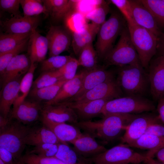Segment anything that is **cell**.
Wrapping results in <instances>:
<instances>
[{
  "mask_svg": "<svg viewBox=\"0 0 164 164\" xmlns=\"http://www.w3.org/2000/svg\"><path fill=\"white\" fill-rule=\"evenodd\" d=\"M114 78L113 73L104 68L97 67L91 70H87L79 91L73 97L66 102L71 101L98 85Z\"/></svg>",
  "mask_w": 164,
  "mask_h": 164,
  "instance_id": "18",
  "label": "cell"
},
{
  "mask_svg": "<svg viewBox=\"0 0 164 164\" xmlns=\"http://www.w3.org/2000/svg\"><path fill=\"white\" fill-rule=\"evenodd\" d=\"M100 27V26L91 23L87 24L82 30L72 33L71 45L76 55L78 56L82 49L92 43Z\"/></svg>",
  "mask_w": 164,
  "mask_h": 164,
  "instance_id": "25",
  "label": "cell"
},
{
  "mask_svg": "<svg viewBox=\"0 0 164 164\" xmlns=\"http://www.w3.org/2000/svg\"></svg>",
  "mask_w": 164,
  "mask_h": 164,
  "instance_id": "56",
  "label": "cell"
},
{
  "mask_svg": "<svg viewBox=\"0 0 164 164\" xmlns=\"http://www.w3.org/2000/svg\"><path fill=\"white\" fill-rule=\"evenodd\" d=\"M43 106L41 103L34 100L26 99L12 109L9 117L28 126L41 119Z\"/></svg>",
  "mask_w": 164,
  "mask_h": 164,
  "instance_id": "13",
  "label": "cell"
},
{
  "mask_svg": "<svg viewBox=\"0 0 164 164\" xmlns=\"http://www.w3.org/2000/svg\"><path fill=\"white\" fill-rule=\"evenodd\" d=\"M127 26L121 13L116 11L111 12L108 19L101 26L97 34L95 46L98 56L103 59L114 47L116 38Z\"/></svg>",
  "mask_w": 164,
  "mask_h": 164,
  "instance_id": "3",
  "label": "cell"
},
{
  "mask_svg": "<svg viewBox=\"0 0 164 164\" xmlns=\"http://www.w3.org/2000/svg\"><path fill=\"white\" fill-rule=\"evenodd\" d=\"M120 36L116 45L103 59L106 66L120 67L127 65H141L132 41L128 25L123 29Z\"/></svg>",
  "mask_w": 164,
  "mask_h": 164,
  "instance_id": "6",
  "label": "cell"
},
{
  "mask_svg": "<svg viewBox=\"0 0 164 164\" xmlns=\"http://www.w3.org/2000/svg\"><path fill=\"white\" fill-rule=\"evenodd\" d=\"M109 99L95 100L83 102H66L58 104L66 105L72 108L77 114L78 121H86L102 114Z\"/></svg>",
  "mask_w": 164,
  "mask_h": 164,
  "instance_id": "14",
  "label": "cell"
},
{
  "mask_svg": "<svg viewBox=\"0 0 164 164\" xmlns=\"http://www.w3.org/2000/svg\"><path fill=\"white\" fill-rule=\"evenodd\" d=\"M133 19L137 25L146 29L158 37L162 33L151 13L139 0H129Z\"/></svg>",
  "mask_w": 164,
  "mask_h": 164,
  "instance_id": "19",
  "label": "cell"
},
{
  "mask_svg": "<svg viewBox=\"0 0 164 164\" xmlns=\"http://www.w3.org/2000/svg\"><path fill=\"white\" fill-rule=\"evenodd\" d=\"M160 121L158 115L152 114H138L125 129L121 138L122 144H130L144 134L150 125Z\"/></svg>",
  "mask_w": 164,
  "mask_h": 164,
  "instance_id": "11",
  "label": "cell"
},
{
  "mask_svg": "<svg viewBox=\"0 0 164 164\" xmlns=\"http://www.w3.org/2000/svg\"><path fill=\"white\" fill-rule=\"evenodd\" d=\"M43 4L52 19L58 21L64 19L74 9V0H43Z\"/></svg>",
  "mask_w": 164,
  "mask_h": 164,
  "instance_id": "27",
  "label": "cell"
},
{
  "mask_svg": "<svg viewBox=\"0 0 164 164\" xmlns=\"http://www.w3.org/2000/svg\"><path fill=\"white\" fill-rule=\"evenodd\" d=\"M64 19L66 28L72 33L82 30L87 24L84 15L76 10L69 12Z\"/></svg>",
  "mask_w": 164,
  "mask_h": 164,
  "instance_id": "35",
  "label": "cell"
},
{
  "mask_svg": "<svg viewBox=\"0 0 164 164\" xmlns=\"http://www.w3.org/2000/svg\"><path fill=\"white\" fill-rule=\"evenodd\" d=\"M123 94L116 79L114 78L98 85L70 102H83L105 99L111 100L121 97Z\"/></svg>",
  "mask_w": 164,
  "mask_h": 164,
  "instance_id": "10",
  "label": "cell"
},
{
  "mask_svg": "<svg viewBox=\"0 0 164 164\" xmlns=\"http://www.w3.org/2000/svg\"><path fill=\"white\" fill-rule=\"evenodd\" d=\"M87 70L85 69L77 74L72 79L66 82L52 100L43 105L56 104L67 101L73 97L80 89L83 79Z\"/></svg>",
  "mask_w": 164,
  "mask_h": 164,
  "instance_id": "21",
  "label": "cell"
},
{
  "mask_svg": "<svg viewBox=\"0 0 164 164\" xmlns=\"http://www.w3.org/2000/svg\"><path fill=\"white\" fill-rule=\"evenodd\" d=\"M9 117L6 118L0 114V130L4 128L8 124Z\"/></svg>",
  "mask_w": 164,
  "mask_h": 164,
  "instance_id": "51",
  "label": "cell"
},
{
  "mask_svg": "<svg viewBox=\"0 0 164 164\" xmlns=\"http://www.w3.org/2000/svg\"><path fill=\"white\" fill-rule=\"evenodd\" d=\"M29 40L13 49L0 54V76L3 74L6 67L12 60L27 48Z\"/></svg>",
  "mask_w": 164,
  "mask_h": 164,
  "instance_id": "40",
  "label": "cell"
},
{
  "mask_svg": "<svg viewBox=\"0 0 164 164\" xmlns=\"http://www.w3.org/2000/svg\"><path fill=\"white\" fill-rule=\"evenodd\" d=\"M77 59L79 65L87 70H91L97 67L98 56L92 43L84 47L80 51Z\"/></svg>",
  "mask_w": 164,
  "mask_h": 164,
  "instance_id": "33",
  "label": "cell"
},
{
  "mask_svg": "<svg viewBox=\"0 0 164 164\" xmlns=\"http://www.w3.org/2000/svg\"><path fill=\"white\" fill-rule=\"evenodd\" d=\"M20 0H0V7L3 11L13 15V17L22 16L19 10Z\"/></svg>",
  "mask_w": 164,
  "mask_h": 164,
  "instance_id": "45",
  "label": "cell"
},
{
  "mask_svg": "<svg viewBox=\"0 0 164 164\" xmlns=\"http://www.w3.org/2000/svg\"><path fill=\"white\" fill-rule=\"evenodd\" d=\"M21 159L26 164H67L55 156L43 157L28 153Z\"/></svg>",
  "mask_w": 164,
  "mask_h": 164,
  "instance_id": "41",
  "label": "cell"
},
{
  "mask_svg": "<svg viewBox=\"0 0 164 164\" xmlns=\"http://www.w3.org/2000/svg\"><path fill=\"white\" fill-rule=\"evenodd\" d=\"M148 70L150 94L153 99L158 101L164 97V56L152 59Z\"/></svg>",
  "mask_w": 164,
  "mask_h": 164,
  "instance_id": "12",
  "label": "cell"
},
{
  "mask_svg": "<svg viewBox=\"0 0 164 164\" xmlns=\"http://www.w3.org/2000/svg\"><path fill=\"white\" fill-rule=\"evenodd\" d=\"M137 116L136 114H110L100 120L78 121L73 124L104 144L117 138Z\"/></svg>",
  "mask_w": 164,
  "mask_h": 164,
  "instance_id": "1",
  "label": "cell"
},
{
  "mask_svg": "<svg viewBox=\"0 0 164 164\" xmlns=\"http://www.w3.org/2000/svg\"><path fill=\"white\" fill-rule=\"evenodd\" d=\"M157 53L158 55L164 56V32L158 37Z\"/></svg>",
  "mask_w": 164,
  "mask_h": 164,
  "instance_id": "49",
  "label": "cell"
},
{
  "mask_svg": "<svg viewBox=\"0 0 164 164\" xmlns=\"http://www.w3.org/2000/svg\"><path fill=\"white\" fill-rule=\"evenodd\" d=\"M54 156L67 164L87 163L85 158L79 155L68 144H59L58 151Z\"/></svg>",
  "mask_w": 164,
  "mask_h": 164,
  "instance_id": "32",
  "label": "cell"
},
{
  "mask_svg": "<svg viewBox=\"0 0 164 164\" xmlns=\"http://www.w3.org/2000/svg\"><path fill=\"white\" fill-rule=\"evenodd\" d=\"M120 11L128 24H135L134 21L129 0H111L110 1Z\"/></svg>",
  "mask_w": 164,
  "mask_h": 164,
  "instance_id": "44",
  "label": "cell"
},
{
  "mask_svg": "<svg viewBox=\"0 0 164 164\" xmlns=\"http://www.w3.org/2000/svg\"><path fill=\"white\" fill-rule=\"evenodd\" d=\"M127 25L141 63L147 70L150 61L157 53L158 37L149 30L136 24Z\"/></svg>",
  "mask_w": 164,
  "mask_h": 164,
  "instance_id": "4",
  "label": "cell"
},
{
  "mask_svg": "<svg viewBox=\"0 0 164 164\" xmlns=\"http://www.w3.org/2000/svg\"><path fill=\"white\" fill-rule=\"evenodd\" d=\"M79 64L78 60L72 57L62 68L58 70L62 79L68 81L73 78L77 74L76 72Z\"/></svg>",
  "mask_w": 164,
  "mask_h": 164,
  "instance_id": "43",
  "label": "cell"
},
{
  "mask_svg": "<svg viewBox=\"0 0 164 164\" xmlns=\"http://www.w3.org/2000/svg\"><path fill=\"white\" fill-rule=\"evenodd\" d=\"M30 128L15 119L10 118L7 125L0 130V148L10 151L15 162L22 156L26 145L25 139Z\"/></svg>",
  "mask_w": 164,
  "mask_h": 164,
  "instance_id": "5",
  "label": "cell"
},
{
  "mask_svg": "<svg viewBox=\"0 0 164 164\" xmlns=\"http://www.w3.org/2000/svg\"><path fill=\"white\" fill-rule=\"evenodd\" d=\"M157 110L158 112V117L161 121L164 124V97L158 101Z\"/></svg>",
  "mask_w": 164,
  "mask_h": 164,
  "instance_id": "48",
  "label": "cell"
},
{
  "mask_svg": "<svg viewBox=\"0 0 164 164\" xmlns=\"http://www.w3.org/2000/svg\"><path fill=\"white\" fill-rule=\"evenodd\" d=\"M0 164H5L1 159H0Z\"/></svg>",
  "mask_w": 164,
  "mask_h": 164,
  "instance_id": "54",
  "label": "cell"
},
{
  "mask_svg": "<svg viewBox=\"0 0 164 164\" xmlns=\"http://www.w3.org/2000/svg\"><path fill=\"white\" fill-rule=\"evenodd\" d=\"M23 16L32 17L43 13L47 15V10L42 0H20Z\"/></svg>",
  "mask_w": 164,
  "mask_h": 164,
  "instance_id": "37",
  "label": "cell"
},
{
  "mask_svg": "<svg viewBox=\"0 0 164 164\" xmlns=\"http://www.w3.org/2000/svg\"><path fill=\"white\" fill-rule=\"evenodd\" d=\"M0 159L5 164H14L15 162L12 153L2 148H0Z\"/></svg>",
  "mask_w": 164,
  "mask_h": 164,
  "instance_id": "47",
  "label": "cell"
},
{
  "mask_svg": "<svg viewBox=\"0 0 164 164\" xmlns=\"http://www.w3.org/2000/svg\"><path fill=\"white\" fill-rule=\"evenodd\" d=\"M153 102L145 97L125 96L108 101L103 109V116L110 114H137L154 111Z\"/></svg>",
  "mask_w": 164,
  "mask_h": 164,
  "instance_id": "7",
  "label": "cell"
},
{
  "mask_svg": "<svg viewBox=\"0 0 164 164\" xmlns=\"http://www.w3.org/2000/svg\"><path fill=\"white\" fill-rule=\"evenodd\" d=\"M72 57L57 55L45 59L41 62L40 70L42 72L56 71L63 66Z\"/></svg>",
  "mask_w": 164,
  "mask_h": 164,
  "instance_id": "38",
  "label": "cell"
},
{
  "mask_svg": "<svg viewBox=\"0 0 164 164\" xmlns=\"http://www.w3.org/2000/svg\"><path fill=\"white\" fill-rule=\"evenodd\" d=\"M109 10L108 3L104 1H102L99 5L84 16L86 19L91 20L92 23L101 26L106 21V15Z\"/></svg>",
  "mask_w": 164,
  "mask_h": 164,
  "instance_id": "36",
  "label": "cell"
},
{
  "mask_svg": "<svg viewBox=\"0 0 164 164\" xmlns=\"http://www.w3.org/2000/svg\"><path fill=\"white\" fill-rule=\"evenodd\" d=\"M155 155L158 161L164 163V147L158 150Z\"/></svg>",
  "mask_w": 164,
  "mask_h": 164,
  "instance_id": "50",
  "label": "cell"
},
{
  "mask_svg": "<svg viewBox=\"0 0 164 164\" xmlns=\"http://www.w3.org/2000/svg\"><path fill=\"white\" fill-rule=\"evenodd\" d=\"M32 33L24 34L1 33L0 54L12 50L28 40Z\"/></svg>",
  "mask_w": 164,
  "mask_h": 164,
  "instance_id": "31",
  "label": "cell"
},
{
  "mask_svg": "<svg viewBox=\"0 0 164 164\" xmlns=\"http://www.w3.org/2000/svg\"><path fill=\"white\" fill-rule=\"evenodd\" d=\"M41 119L59 123L67 122L72 124L78 122L77 116L74 110L63 104L43 105Z\"/></svg>",
  "mask_w": 164,
  "mask_h": 164,
  "instance_id": "16",
  "label": "cell"
},
{
  "mask_svg": "<svg viewBox=\"0 0 164 164\" xmlns=\"http://www.w3.org/2000/svg\"><path fill=\"white\" fill-rule=\"evenodd\" d=\"M67 81L61 80L50 86L38 89H31L29 95L32 99L41 104L43 102L44 104L54 99Z\"/></svg>",
  "mask_w": 164,
  "mask_h": 164,
  "instance_id": "29",
  "label": "cell"
},
{
  "mask_svg": "<svg viewBox=\"0 0 164 164\" xmlns=\"http://www.w3.org/2000/svg\"><path fill=\"white\" fill-rule=\"evenodd\" d=\"M71 144L73 149L80 156L85 158H90L97 156L107 149L98 143L96 139L84 132Z\"/></svg>",
  "mask_w": 164,
  "mask_h": 164,
  "instance_id": "20",
  "label": "cell"
},
{
  "mask_svg": "<svg viewBox=\"0 0 164 164\" xmlns=\"http://www.w3.org/2000/svg\"><path fill=\"white\" fill-rule=\"evenodd\" d=\"M21 79L9 82L2 88L0 94V114L5 118L9 117L11 107L17 97Z\"/></svg>",
  "mask_w": 164,
  "mask_h": 164,
  "instance_id": "24",
  "label": "cell"
},
{
  "mask_svg": "<svg viewBox=\"0 0 164 164\" xmlns=\"http://www.w3.org/2000/svg\"><path fill=\"white\" fill-rule=\"evenodd\" d=\"M31 64L28 55L20 54L14 57L0 76L2 88L7 83L21 78L29 69Z\"/></svg>",
  "mask_w": 164,
  "mask_h": 164,
  "instance_id": "17",
  "label": "cell"
},
{
  "mask_svg": "<svg viewBox=\"0 0 164 164\" xmlns=\"http://www.w3.org/2000/svg\"><path fill=\"white\" fill-rule=\"evenodd\" d=\"M42 123L50 129L63 143H71L82 134L80 129L73 125L41 119Z\"/></svg>",
  "mask_w": 164,
  "mask_h": 164,
  "instance_id": "23",
  "label": "cell"
},
{
  "mask_svg": "<svg viewBox=\"0 0 164 164\" xmlns=\"http://www.w3.org/2000/svg\"><path fill=\"white\" fill-rule=\"evenodd\" d=\"M27 48L31 63L41 62L45 59L49 51L46 36L42 35L36 30L33 31L30 36Z\"/></svg>",
  "mask_w": 164,
  "mask_h": 164,
  "instance_id": "22",
  "label": "cell"
},
{
  "mask_svg": "<svg viewBox=\"0 0 164 164\" xmlns=\"http://www.w3.org/2000/svg\"><path fill=\"white\" fill-rule=\"evenodd\" d=\"M126 145L149 149V150L145 154L147 158H153L157 151L163 147L164 137L144 134L133 142Z\"/></svg>",
  "mask_w": 164,
  "mask_h": 164,
  "instance_id": "28",
  "label": "cell"
},
{
  "mask_svg": "<svg viewBox=\"0 0 164 164\" xmlns=\"http://www.w3.org/2000/svg\"><path fill=\"white\" fill-rule=\"evenodd\" d=\"M25 142L26 145L34 146L46 143H63L50 129L43 123L40 126L31 128Z\"/></svg>",
  "mask_w": 164,
  "mask_h": 164,
  "instance_id": "26",
  "label": "cell"
},
{
  "mask_svg": "<svg viewBox=\"0 0 164 164\" xmlns=\"http://www.w3.org/2000/svg\"><path fill=\"white\" fill-rule=\"evenodd\" d=\"M39 16L32 17H13L1 22L5 33L24 34L30 33L36 30L40 23Z\"/></svg>",
  "mask_w": 164,
  "mask_h": 164,
  "instance_id": "15",
  "label": "cell"
},
{
  "mask_svg": "<svg viewBox=\"0 0 164 164\" xmlns=\"http://www.w3.org/2000/svg\"><path fill=\"white\" fill-rule=\"evenodd\" d=\"M162 1L163 2V3H164V0H162Z\"/></svg>",
  "mask_w": 164,
  "mask_h": 164,
  "instance_id": "55",
  "label": "cell"
},
{
  "mask_svg": "<svg viewBox=\"0 0 164 164\" xmlns=\"http://www.w3.org/2000/svg\"><path fill=\"white\" fill-rule=\"evenodd\" d=\"M151 13L158 27L164 28V3L162 0H139Z\"/></svg>",
  "mask_w": 164,
  "mask_h": 164,
  "instance_id": "34",
  "label": "cell"
},
{
  "mask_svg": "<svg viewBox=\"0 0 164 164\" xmlns=\"http://www.w3.org/2000/svg\"><path fill=\"white\" fill-rule=\"evenodd\" d=\"M36 67V63H31L29 70L22 78L20 82L19 93L13 105L12 109L16 108L25 100L29 94L34 81V74Z\"/></svg>",
  "mask_w": 164,
  "mask_h": 164,
  "instance_id": "30",
  "label": "cell"
},
{
  "mask_svg": "<svg viewBox=\"0 0 164 164\" xmlns=\"http://www.w3.org/2000/svg\"><path fill=\"white\" fill-rule=\"evenodd\" d=\"M145 70L141 64L119 67L116 80L125 96L145 97L150 93L148 74Z\"/></svg>",
  "mask_w": 164,
  "mask_h": 164,
  "instance_id": "2",
  "label": "cell"
},
{
  "mask_svg": "<svg viewBox=\"0 0 164 164\" xmlns=\"http://www.w3.org/2000/svg\"><path fill=\"white\" fill-rule=\"evenodd\" d=\"M146 158L145 154L139 153L121 144L86 160L87 163L92 164H139L143 162Z\"/></svg>",
  "mask_w": 164,
  "mask_h": 164,
  "instance_id": "8",
  "label": "cell"
},
{
  "mask_svg": "<svg viewBox=\"0 0 164 164\" xmlns=\"http://www.w3.org/2000/svg\"><path fill=\"white\" fill-rule=\"evenodd\" d=\"M14 164H26L21 159H20L19 160L15 162Z\"/></svg>",
  "mask_w": 164,
  "mask_h": 164,
  "instance_id": "53",
  "label": "cell"
},
{
  "mask_svg": "<svg viewBox=\"0 0 164 164\" xmlns=\"http://www.w3.org/2000/svg\"><path fill=\"white\" fill-rule=\"evenodd\" d=\"M46 37L48 42L50 57L59 55L67 50L72 43V32L66 27L62 26H51Z\"/></svg>",
  "mask_w": 164,
  "mask_h": 164,
  "instance_id": "9",
  "label": "cell"
},
{
  "mask_svg": "<svg viewBox=\"0 0 164 164\" xmlns=\"http://www.w3.org/2000/svg\"><path fill=\"white\" fill-rule=\"evenodd\" d=\"M58 144L51 143L42 144L34 146L27 153L43 157L54 156L58 151Z\"/></svg>",
  "mask_w": 164,
  "mask_h": 164,
  "instance_id": "42",
  "label": "cell"
},
{
  "mask_svg": "<svg viewBox=\"0 0 164 164\" xmlns=\"http://www.w3.org/2000/svg\"><path fill=\"white\" fill-rule=\"evenodd\" d=\"M143 162L145 164H164L154 159L153 158H147Z\"/></svg>",
  "mask_w": 164,
  "mask_h": 164,
  "instance_id": "52",
  "label": "cell"
},
{
  "mask_svg": "<svg viewBox=\"0 0 164 164\" xmlns=\"http://www.w3.org/2000/svg\"><path fill=\"white\" fill-rule=\"evenodd\" d=\"M61 80V75L58 70L42 72L33 81L32 89L50 86Z\"/></svg>",
  "mask_w": 164,
  "mask_h": 164,
  "instance_id": "39",
  "label": "cell"
},
{
  "mask_svg": "<svg viewBox=\"0 0 164 164\" xmlns=\"http://www.w3.org/2000/svg\"><path fill=\"white\" fill-rule=\"evenodd\" d=\"M145 134L164 137V124L161 121L153 124L148 128Z\"/></svg>",
  "mask_w": 164,
  "mask_h": 164,
  "instance_id": "46",
  "label": "cell"
}]
</instances>
